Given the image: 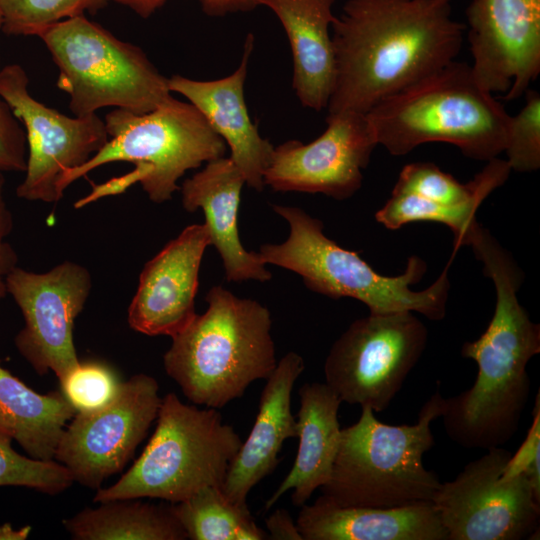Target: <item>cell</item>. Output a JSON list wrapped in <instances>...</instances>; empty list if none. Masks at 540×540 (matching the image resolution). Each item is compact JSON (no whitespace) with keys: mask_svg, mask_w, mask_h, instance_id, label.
Returning <instances> with one entry per match:
<instances>
[{"mask_svg":"<svg viewBox=\"0 0 540 540\" xmlns=\"http://www.w3.org/2000/svg\"><path fill=\"white\" fill-rule=\"evenodd\" d=\"M447 540H522L539 532L540 496L510 451L469 462L432 499Z\"/></svg>","mask_w":540,"mask_h":540,"instance_id":"10","label":"cell"},{"mask_svg":"<svg viewBox=\"0 0 540 540\" xmlns=\"http://www.w3.org/2000/svg\"><path fill=\"white\" fill-rule=\"evenodd\" d=\"M451 0H348L331 26L335 75L328 114H366L454 61L464 27Z\"/></svg>","mask_w":540,"mask_h":540,"instance_id":"1","label":"cell"},{"mask_svg":"<svg viewBox=\"0 0 540 540\" xmlns=\"http://www.w3.org/2000/svg\"><path fill=\"white\" fill-rule=\"evenodd\" d=\"M335 0H259L271 9L287 34L293 61L292 86L300 103L327 107L335 75L331 26Z\"/></svg>","mask_w":540,"mask_h":540,"instance_id":"22","label":"cell"},{"mask_svg":"<svg viewBox=\"0 0 540 540\" xmlns=\"http://www.w3.org/2000/svg\"><path fill=\"white\" fill-rule=\"evenodd\" d=\"M478 208L476 205L449 207L410 193L391 192V197L375 213V219L390 230L420 221L444 224L453 232L455 252L460 246L469 245L480 225L476 219Z\"/></svg>","mask_w":540,"mask_h":540,"instance_id":"28","label":"cell"},{"mask_svg":"<svg viewBox=\"0 0 540 540\" xmlns=\"http://www.w3.org/2000/svg\"><path fill=\"white\" fill-rule=\"evenodd\" d=\"M104 122L108 141L85 164L62 176L60 193L63 195L73 182L111 162H128L134 169L93 185L90 193L75 203L76 209L122 194L137 183L151 201L166 202L180 189L178 181L188 170L224 157L227 149L194 105L173 97L143 114L115 108L106 114Z\"/></svg>","mask_w":540,"mask_h":540,"instance_id":"4","label":"cell"},{"mask_svg":"<svg viewBox=\"0 0 540 540\" xmlns=\"http://www.w3.org/2000/svg\"><path fill=\"white\" fill-rule=\"evenodd\" d=\"M472 71L490 93L512 101L540 72V0H470Z\"/></svg>","mask_w":540,"mask_h":540,"instance_id":"16","label":"cell"},{"mask_svg":"<svg viewBox=\"0 0 540 540\" xmlns=\"http://www.w3.org/2000/svg\"><path fill=\"white\" fill-rule=\"evenodd\" d=\"M365 116L377 144L391 155L444 142L486 162L504 152L511 117L479 84L471 65L455 60L382 100Z\"/></svg>","mask_w":540,"mask_h":540,"instance_id":"5","label":"cell"},{"mask_svg":"<svg viewBox=\"0 0 540 540\" xmlns=\"http://www.w3.org/2000/svg\"><path fill=\"white\" fill-rule=\"evenodd\" d=\"M245 179L230 159L220 157L186 179L180 187L183 208L188 212L202 209L211 245L222 260L226 280L265 282L272 278L257 252L241 243L238 230L240 196Z\"/></svg>","mask_w":540,"mask_h":540,"instance_id":"20","label":"cell"},{"mask_svg":"<svg viewBox=\"0 0 540 540\" xmlns=\"http://www.w3.org/2000/svg\"><path fill=\"white\" fill-rule=\"evenodd\" d=\"M428 331L411 311L369 313L333 343L325 383L342 402L386 410L423 355Z\"/></svg>","mask_w":540,"mask_h":540,"instance_id":"11","label":"cell"},{"mask_svg":"<svg viewBox=\"0 0 540 540\" xmlns=\"http://www.w3.org/2000/svg\"><path fill=\"white\" fill-rule=\"evenodd\" d=\"M156 428L140 457L113 485L98 488L93 502L153 498L181 502L206 487L222 488L242 439L218 409L162 398Z\"/></svg>","mask_w":540,"mask_h":540,"instance_id":"8","label":"cell"},{"mask_svg":"<svg viewBox=\"0 0 540 540\" xmlns=\"http://www.w3.org/2000/svg\"><path fill=\"white\" fill-rule=\"evenodd\" d=\"M253 45L254 38L249 34L239 66L224 78L201 81L173 75L168 78V84L170 91L181 94L194 105L224 140L230 148V159L241 171L245 183L262 191L274 146L259 134L245 102L244 84Z\"/></svg>","mask_w":540,"mask_h":540,"instance_id":"18","label":"cell"},{"mask_svg":"<svg viewBox=\"0 0 540 540\" xmlns=\"http://www.w3.org/2000/svg\"><path fill=\"white\" fill-rule=\"evenodd\" d=\"M473 252L493 281L495 310L484 333L461 348L478 366L474 384L445 398L441 417L456 444L488 450L506 444L519 428L531 389L526 367L540 352V326L517 298L524 275L512 255L494 236L483 237Z\"/></svg>","mask_w":540,"mask_h":540,"instance_id":"2","label":"cell"},{"mask_svg":"<svg viewBox=\"0 0 540 540\" xmlns=\"http://www.w3.org/2000/svg\"><path fill=\"white\" fill-rule=\"evenodd\" d=\"M288 222V238L279 244H263L258 255L265 264L298 274L311 291L339 299L349 297L365 304L370 313L418 312L429 320L445 317L450 282L446 268L428 288L410 287L424 276L423 259L409 257L404 272L397 276L379 274L358 253L342 248L323 232V223L296 206L273 205Z\"/></svg>","mask_w":540,"mask_h":540,"instance_id":"6","label":"cell"},{"mask_svg":"<svg viewBox=\"0 0 540 540\" xmlns=\"http://www.w3.org/2000/svg\"><path fill=\"white\" fill-rule=\"evenodd\" d=\"M303 540H447L432 502L376 508L340 506L321 495L296 520Z\"/></svg>","mask_w":540,"mask_h":540,"instance_id":"21","label":"cell"},{"mask_svg":"<svg viewBox=\"0 0 540 540\" xmlns=\"http://www.w3.org/2000/svg\"><path fill=\"white\" fill-rule=\"evenodd\" d=\"M109 0H0L1 30L14 36H40L50 26L85 12L95 13Z\"/></svg>","mask_w":540,"mask_h":540,"instance_id":"29","label":"cell"},{"mask_svg":"<svg viewBox=\"0 0 540 540\" xmlns=\"http://www.w3.org/2000/svg\"><path fill=\"white\" fill-rule=\"evenodd\" d=\"M540 409L539 393L535 402L532 426L519 450L512 454L517 464L528 475L537 495L540 496Z\"/></svg>","mask_w":540,"mask_h":540,"instance_id":"36","label":"cell"},{"mask_svg":"<svg viewBox=\"0 0 540 540\" xmlns=\"http://www.w3.org/2000/svg\"><path fill=\"white\" fill-rule=\"evenodd\" d=\"M26 165L27 143L24 128L0 96V170L25 172Z\"/></svg>","mask_w":540,"mask_h":540,"instance_id":"33","label":"cell"},{"mask_svg":"<svg viewBox=\"0 0 540 540\" xmlns=\"http://www.w3.org/2000/svg\"><path fill=\"white\" fill-rule=\"evenodd\" d=\"M11 442L10 437L0 432V487H26L48 495H57L71 487L74 479L64 465L23 456Z\"/></svg>","mask_w":540,"mask_h":540,"instance_id":"30","label":"cell"},{"mask_svg":"<svg viewBox=\"0 0 540 540\" xmlns=\"http://www.w3.org/2000/svg\"><path fill=\"white\" fill-rule=\"evenodd\" d=\"M1 27H2V14H1V7H0V30H1Z\"/></svg>","mask_w":540,"mask_h":540,"instance_id":"39","label":"cell"},{"mask_svg":"<svg viewBox=\"0 0 540 540\" xmlns=\"http://www.w3.org/2000/svg\"><path fill=\"white\" fill-rule=\"evenodd\" d=\"M19 64L0 68V96L24 127L27 143L25 177L16 194L28 201L56 203L59 182L85 164L108 141L105 122L95 113L67 116L35 99Z\"/></svg>","mask_w":540,"mask_h":540,"instance_id":"12","label":"cell"},{"mask_svg":"<svg viewBox=\"0 0 540 540\" xmlns=\"http://www.w3.org/2000/svg\"><path fill=\"white\" fill-rule=\"evenodd\" d=\"M161 400L152 376L133 375L105 407L74 415L54 459L69 470L74 482L97 490L131 459L156 420Z\"/></svg>","mask_w":540,"mask_h":540,"instance_id":"13","label":"cell"},{"mask_svg":"<svg viewBox=\"0 0 540 540\" xmlns=\"http://www.w3.org/2000/svg\"><path fill=\"white\" fill-rule=\"evenodd\" d=\"M445 398L436 391L412 425L380 422L361 407L356 423L341 429L338 451L322 495L340 506L390 508L432 502L441 485L423 464L435 444L431 430L444 411Z\"/></svg>","mask_w":540,"mask_h":540,"instance_id":"7","label":"cell"},{"mask_svg":"<svg viewBox=\"0 0 540 540\" xmlns=\"http://www.w3.org/2000/svg\"><path fill=\"white\" fill-rule=\"evenodd\" d=\"M297 413L299 445L293 466L265 503L269 510L287 491L301 507L329 479L338 451L341 429L338 410L342 401L326 383H305L299 389Z\"/></svg>","mask_w":540,"mask_h":540,"instance_id":"23","label":"cell"},{"mask_svg":"<svg viewBox=\"0 0 540 540\" xmlns=\"http://www.w3.org/2000/svg\"><path fill=\"white\" fill-rule=\"evenodd\" d=\"M124 5L143 18L152 15L166 0H109ZM202 10L209 16L247 12L259 6V0H200Z\"/></svg>","mask_w":540,"mask_h":540,"instance_id":"34","label":"cell"},{"mask_svg":"<svg viewBox=\"0 0 540 540\" xmlns=\"http://www.w3.org/2000/svg\"><path fill=\"white\" fill-rule=\"evenodd\" d=\"M326 121L327 128L312 142L288 140L274 147L265 186L337 200L348 199L361 188L362 170L378 145L365 114H328Z\"/></svg>","mask_w":540,"mask_h":540,"instance_id":"15","label":"cell"},{"mask_svg":"<svg viewBox=\"0 0 540 540\" xmlns=\"http://www.w3.org/2000/svg\"><path fill=\"white\" fill-rule=\"evenodd\" d=\"M60 383V390L76 413H89L109 404L121 381L115 371L100 362H80Z\"/></svg>","mask_w":540,"mask_h":540,"instance_id":"31","label":"cell"},{"mask_svg":"<svg viewBox=\"0 0 540 540\" xmlns=\"http://www.w3.org/2000/svg\"><path fill=\"white\" fill-rule=\"evenodd\" d=\"M304 369L302 356L290 351L266 379L254 425L231 462L221 488L231 502L247 506L251 489L279 464L278 455L284 441L297 437L291 395Z\"/></svg>","mask_w":540,"mask_h":540,"instance_id":"19","label":"cell"},{"mask_svg":"<svg viewBox=\"0 0 540 540\" xmlns=\"http://www.w3.org/2000/svg\"><path fill=\"white\" fill-rule=\"evenodd\" d=\"M268 539L273 540H303L296 522L285 509H278L265 520Z\"/></svg>","mask_w":540,"mask_h":540,"instance_id":"37","label":"cell"},{"mask_svg":"<svg viewBox=\"0 0 540 540\" xmlns=\"http://www.w3.org/2000/svg\"><path fill=\"white\" fill-rule=\"evenodd\" d=\"M91 287L89 271L72 261L45 273L16 266L8 275L7 292L24 317L15 346L39 375L53 371L61 382L80 363L73 327Z\"/></svg>","mask_w":540,"mask_h":540,"instance_id":"14","label":"cell"},{"mask_svg":"<svg viewBox=\"0 0 540 540\" xmlns=\"http://www.w3.org/2000/svg\"><path fill=\"white\" fill-rule=\"evenodd\" d=\"M171 504L188 539H268V533L256 524L248 506L231 502L220 487H206L181 502Z\"/></svg>","mask_w":540,"mask_h":540,"instance_id":"27","label":"cell"},{"mask_svg":"<svg viewBox=\"0 0 540 540\" xmlns=\"http://www.w3.org/2000/svg\"><path fill=\"white\" fill-rule=\"evenodd\" d=\"M205 300L207 310L172 337L163 364L189 401L220 409L267 379L278 361L264 305L222 286H213Z\"/></svg>","mask_w":540,"mask_h":540,"instance_id":"3","label":"cell"},{"mask_svg":"<svg viewBox=\"0 0 540 540\" xmlns=\"http://www.w3.org/2000/svg\"><path fill=\"white\" fill-rule=\"evenodd\" d=\"M526 102L510 117L504 152L511 170L526 173L540 167V95L528 89Z\"/></svg>","mask_w":540,"mask_h":540,"instance_id":"32","label":"cell"},{"mask_svg":"<svg viewBox=\"0 0 540 540\" xmlns=\"http://www.w3.org/2000/svg\"><path fill=\"white\" fill-rule=\"evenodd\" d=\"M511 168L506 160L494 158L468 183L462 184L434 163L407 164L399 173L392 192L410 193L428 201L449 206H479L508 179Z\"/></svg>","mask_w":540,"mask_h":540,"instance_id":"26","label":"cell"},{"mask_svg":"<svg viewBox=\"0 0 540 540\" xmlns=\"http://www.w3.org/2000/svg\"><path fill=\"white\" fill-rule=\"evenodd\" d=\"M39 37L58 67L56 84L69 95L74 116L105 107L143 114L172 97L168 78L140 47L84 15L58 22Z\"/></svg>","mask_w":540,"mask_h":540,"instance_id":"9","label":"cell"},{"mask_svg":"<svg viewBox=\"0 0 540 540\" xmlns=\"http://www.w3.org/2000/svg\"><path fill=\"white\" fill-rule=\"evenodd\" d=\"M210 245L205 223L192 224L145 264L128 309L133 330L172 338L191 323L200 265Z\"/></svg>","mask_w":540,"mask_h":540,"instance_id":"17","label":"cell"},{"mask_svg":"<svg viewBox=\"0 0 540 540\" xmlns=\"http://www.w3.org/2000/svg\"><path fill=\"white\" fill-rule=\"evenodd\" d=\"M62 524L75 540H185L172 504H152L140 498L100 502Z\"/></svg>","mask_w":540,"mask_h":540,"instance_id":"25","label":"cell"},{"mask_svg":"<svg viewBox=\"0 0 540 540\" xmlns=\"http://www.w3.org/2000/svg\"><path fill=\"white\" fill-rule=\"evenodd\" d=\"M75 414L61 390L40 394L0 363V432L29 457L54 460L61 435Z\"/></svg>","mask_w":540,"mask_h":540,"instance_id":"24","label":"cell"},{"mask_svg":"<svg viewBox=\"0 0 540 540\" xmlns=\"http://www.w3.org/2000/svg\"><path fill=\"white\" fill-rule=\"evenodd\" d=\"M5 178L0 170V299L6 296L7 277L17 266L16 252L8 238L13 229V216L4 195Z\"/></svg>","mask_w":540,"mask_h":540,"instance_id":"35","label":"cell"},{"mask_svg":"<svg viewBox=\"0 0 540 540\" xmlns=\"http://www.w3.org/2000/svg\"><path fill=\"white\" fill-rule=\"evenodd\" d=\"M30 532V526L16 529L10 523H4L0 526V540H24L29 536Z\"/></svg>","mask_w":540,"mask_h":540,"instance_id":"38","label":"cell"}]
</instances>
